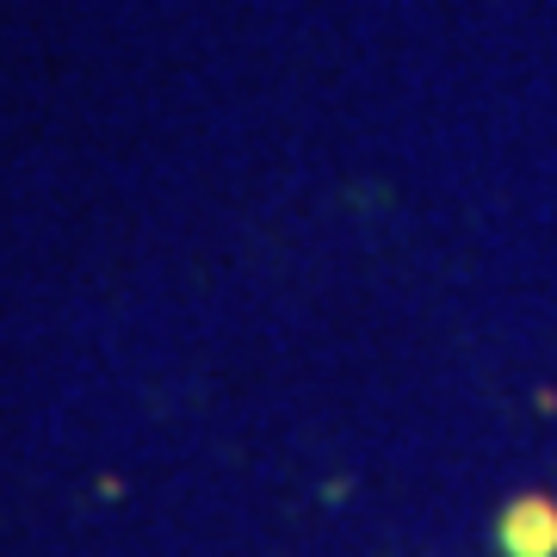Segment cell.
Segmentation results:
<instances>
[{
    "instance_id": "cell-1",
    "label": "cell",
    "mask_w": 557,
    "mask_h": 557,
    "mask_svg": "<svg viewBox=\"0 0 557 557\" xmlns=\"http://www.w3.org/2000/svg\"><path fill=\"white\" fill-rule=\"evenodd\" d=\"M502 545L508 557H557V508L545 496H520L502 515Z\"/></svg>"
}]
</instances>
